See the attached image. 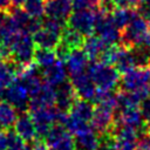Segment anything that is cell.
Returning <instances> with one entry per match:
<instances>
[{
    "instance_id": "6da1fadb",
    "label": "cell",
    "mask_w": 150,
    "mask_h": 150,
    "mask_svg": "<svg viewBox=\"0 0 150 150\" xmlns=\"http://www.w3.org/2000/svg\"><path fill=\"white\" fill-rule=\"evenodd\" d=\"M87 73L100 90H114L120 86L121 75L115 66L101 61L89 62Z\"/></svg>"
},
{
    "instance_id": "7a4b0ae2",
    "label": "cell",
    "mask_w": 150,
    "mask_h": 150,
    "mask_svg": "<svg viewBox=\"0 0 150 150\" xmlns=\"http://www.w3.org/2000/svg\"><path fill=\"white\" fill-rule=\"evenodd\" d=\"M121 42L127 48L138 46L150 47V29L144 18L137 14L121 33Z\"/></svg>"
},
{
    "instance_id": "3957f363",
    "label": "cell",
    "mask_w": 150,
    "mask_h": 150,
    "mask_svg": "<svg viewBox=\"0 0 150 150\" xmlns=\"http://www.w3.org/2000/svg\"><path fill=\"white\" fill-rule=\"evenodd\" d=\"M35 48L33 35L27 32L19 30L11 42L12 60L26 67L33 62Z\"/></svg>"
},
{
    "instance_id": "277c9868",
    "label": "cell",
    "mask_w": 150,
    "mask_h": 150,
    "mask_svg": "<svg viewBox=\"0 0 150 150\" xmlns=\"http://www.w3.org/2000/svg\"><path fill=\"white\" fill-rule=\"evenodd\" d=\"M94 33L109 46L118 45L121 42V32L114 25L110 13H105L100 8L97 9Z\"/></svg>"
},
{
    "instance_id": "5b68a950",
    "label": "cell",
    "mask_w": 150,
    "mask_h": 150,
    "mask_svg": "<svg viewBox=\"0 0 150 150\" xmlns=\"http://www.w3.org/2000/svg\"><path fill=\"white\" fill-rule=\"evenodd\" d=\"M150 83V67H134L125 71L120 81V88L123 91H136L149 87Z\"/></svg>"
},
{
    "instance_id": "8992f818",
    "label": "cell",
    "mask_w": 150,
    "mask_h": 150,
    "mask_svg": "<svg viewBox=\"0 0 150 150\" xmlns=\"http://www.w3.org/2000/svg\"><path fill=\"white\" fill-rule=\"evenodd\" d=\"M96 9H75L68 18V27L81 33L83 36H89L95 30L96 23Z\"/></svg>"
},
{
    "instance_id": "52a82bcc",
    "label": "cell",
    "mask_w": 150,
    "mask_h": 150,
    "mask_svg": "<svg viewBox=\"0 0 150 150\" xmlns=\"http://www.w3.org/2000/svg\"><path fill=\"white\" fill-rule=\"evenodd\" d=\"M55 112L56 107H43L29 111V115L34 122L36 130V139L43 141L47 136L49 129L55 124Z\"/></svg>"
},
{
    "instance_id": "ba28073f",
    "label": "cell",
    "mask_w": 150,
    "mask_h": 150,
    "mask_svg": "<svg viewBox=\"0 0 150 150\" xmlns=\"http://www.w3.org/2000/svg\"><path fill=\"white\" fill-rule=\"evenodd\" d=\"M2 97L5 101H7L9 104H12L16 109V111L25 112L28 109L29 94H28L26 87L18 79H15L14 82L6 89Z\"/></svg>"
},
{
    "instance_id": "9c48e42d",
    "label": "cell",
    "mask_w": 150,
    "mask_h": 150,
    "mask_svg": "<svg viewBox=\"0 0 150 150\" xmlns=\"http://www.w3.org/2000/svg\"><path fill=\"white\" fill-rule=\"evenodd\" d=\"M114 114H115L114 110L105 108L103 105L96 104L91 121H90L91 128L100 135L111 131V129L115 124V115Z\"/></svg>"
},
{
    "instance_id": "30bf717a",
    "label": "cell",
    "mask_w": 150,
    "mask_h": 150,
    "mask_svg": "<svg viewBox=\"0 0 150 150\" xmlns=\"http://www.w3.org/2000/svg\"><path fill=\"white\" fill-rule=\"evenodd\" d=\"M71 84L75 89L76 95L82 98V100H87L93 102L96 93H97V88L95 86V83L93 82V80L90 79V76L88 75L87 70L84 73H81L79 75H75L71 77Z\"/></svg>"
},
{
    "instance_id": "8fae6325",
    "label": "cell",
    "mask_w": 150,
    "mask_h": 150,
    "mask_svg": "<svg viewBox=\"0 0 150 150\" xmlns=\"http://www.w3.org/2000/svg\"><path fill=\"white\" fill-rule=\"evenodd\" d=\"M88 60H89V57L87 56V54L84 53L83 49H81V48L73 49L69 53V55L64 62L67 71L70 75V77L79 75L81 73H84L89 64Z\"/></svg>"
},
{
    "instance_id": "7c38bea8",
    "label": "cell",
    "mask_w": 150,
    "mask_h": 150,
    "mask_svg": "<svg viewBox=\"0 0 150 150\" xmlns=\"http://www.w3.org/2000/svg\"><path fill=\"white\" fill-rule=\"evenodd\" d=\"M76 93L71 82H63L55 89V107L61 110L69 111L74 102L76 101Z\"/></svg>"
},
{
    "instance_id": "4fadbf2b",
    "label": "cell",
    "mask_w": 150,
    "mask_h": 150,
    "mask_svg": "<svg viewBox=\"0 0 150 150\" xmlns=\"http://www.w3.org/2000/svg\"><path fill=\"white\" fill-rule=\"evenodd\" d=\"M67 76H68V71H67L66 64L61 60H57L55 63L45 68L42 71L43 81L54 88H56L57 86L66 82Z\"/></svg>"
},
{
    "instance_id": "5bb4252c",
    "label": "cell",
    "mask_w": 150,
    "mask_h": 150,
    "mask_svg": "<svg viewBox=\"0 0 150 150\" xmlns=\"http://www.w3.org/2000/svg\"><path fill=\"white\" fill-rule=\"evenodd\" d=\"M54 104H55V89L54 87L45 82L41 89L35 95L29 97L28 110L32 111L43 107H53Z\"/></svg>"
},
{
    "instance_id": "9a60e30c",
    "label": "cell",
    "mask_w": 150,
    "mask_h": 150,
    "mask_svg": "<svg viewBox=\"0 0 150 150\" xmlns=\"http://www.w3.org/2000/svg\"><path fill=\"white\" fill-rule=\"evenodd\" d=\"M71 0H46L45 14L48 18H55L67 21L69 15L73 13Z\"/></svg>"
},
{
    "instance_id": "2e32d148",
    "label": "cell",
    "mask_w": 150,
    "mask_h": 150,
    "mask_svg": "<svg viewBox=\"0 0 150 150\" xmlns=\"http://www.w3.org/2000/svg\"><path fill=\"white\" fill-rule=\"evenodd\" d=\"M14 130L15 132L26 142V143H32L36 139V130L34 122L28 112H21L14 124Z\"/></svg>"
},
{
    "instance_id": "e0dca14e",
    "label": "cell",
    "mask_w": 150,
    "mask_h": 150,
    "mask_svg": "<svg viewBox=\"0 0 150 150\" xmlns=\"http://www.w3.org/2000/svg\"><path fill=\"white\" fill-rule=\"evenodd\" d=\"M115 123H120L123 125L131 127L139 132L143 131V127L145 125V120L139 110V108L128 109L124 111H118V118H115Z\"/></svg>"
},
{
    "instance_id": "ac0fdd59",
    "label": "cell",
    "mask_w": 150,
    "mask_h": 150,
    "mask_svg": "<svg viewBox=\"0 0 150 150\" xmlns=\"http://www.w3.org/2000/svg\"><path fill=\"white\" fill-rule=\"evenodd\" d=\"M61 39V35L49 30L45 27H41L39 30H36L33 34V41L35 43V47L39 48H46V49H55L59 45Z\"/></svg>"
},
{
    "instance_id": "d6986e66",
    "label": "cell",
    "mask_w": 150,
    "mask_h": 150,
    "mask_svg": "<svg viewBox=\"0 0 150 150\" xmlns=\"http://www.w3.org/2000/svg\"><path fill=\"white\" fill-rule=\"evenodd\" d=\"M109 45H107L102 39H100L97 35H89L84 38L83 45H82V49L84 50V53L87 54V56L91 60H96L100 59L101 54L104 52V49L108 47Z\"/></svg>"
},
{
    "instance_id": "ffe728a7",
    "label": "cell",
    "mask_w": 150,
    "mask_h": 150,
    "mask_svg": "<svg viewBox=\"0 0 150 150\" xmlns=\"http://www.w3.org/2000/svg\"><path fill=\"white\" fill-rule=\"evenodd\" d=\"M19 30L14 26L8 12L0 11V41L11 46V42Z\"/></svg>"
},
{
    "instance_id": "44dd1931",
    "label": "cell",
    "mask_w": 150,
    "mask_h": 150,
    "mask_svg": "<svg viewBox=\"0 0 150 150\" xmlns=\"http://www.w3.org/2000/svg\"><path fill=\"white\" fill-rule=\"evenodd\" d=\"M18 118L16 109L5 100H0V130H9Z\"/></svg>"
},
{
    "instance_id": "7402d4cb",
    "label": "cell",
    "mask_w": 150,
    "mask_h": 150,
    "mask_svg": "<svg viewBox=\"0 0 150 150\" xmlns=\"http://www.w3.org/2000/svg\"><path fill=\"white\" fill-rule=\"evenodd\" d=\"M76 150H96L98 145V137L96 131L91 128L82 134H79L74 138Z\"/></svg>"
},
{
    "instance_id": "603a6c76",
    "label": "cell",
    "mask_w": 150,
    "mask_h": 150,
    "mask_svg": "<svg viewBox=\"0 0 150 150\" xmlns=\"http://www.w3.org/2000/svg\"><path fill=\"white\" fill-rule=\"evenodd\" d=\"M94 105L90 101L87 100H82V98H76V101L74 102V104L70 108V115L86 121V122H90L93 114H94Z\"/></svg>"
},
{
    "instance_id": "cb8c5ba5",
    "label": "cell",
    "mask_w": 150,
    "mask_h": 150,
    "mask_svg": "<svg viewBox=\"0 0 150 150\" xmlns=\"http://www.w3.org/2000/svg\"><path fill=\"white\" fill-rule=\"evenodd\" d=\"M137 11L130 8V7H127V8H115L110 15H111V19H112V22L114 25L120 29V30H123L128 25L129 22L137 15Z\"/></svg>"
},
{
    "instance_id": "d4e9b609",
    "label": "cell",
    "mask_w": 150,
    "mask_h": 150,
    "mask_svg": "<svg viewBox=\"0 0 150 150\" xmlns=\"http://www.w3.org/2000/svg\"><path fill=\"white\" fill-rule=\"evenodd\" d=\"M114 66L116 67V69H117L120 73H123V74H124L125 71L130 70L131 68L136 67V63H135V60H134V56H132V54H131L130 48L121 47V46H120Z\"/></svg>"
},
{
    "instance_id": "484cf974",
    "label": "cell",
    "mask_w": 150,
    "mask_h": 150,
    "mask_svg": "<svg viewBox=\"0 0 150 150\" xmlns=\"http://www.w3.org/2000/svg\"><path fill=\"white\" fill-rule=\"evenodd\" d=\"M56 61H57V57L53 49H46V48H39V47L35 48L33 62L38 67L45 69L52 66L53 63H55Z\"/></svg>"
},
{
    "instance_id": "4316f807",
    "label": "cell",
    "mask_w": 150,
    "mask_h": 150,
    "mask_svg": "<svg viewBox=\"0 0 150 150\" xmlns=\"http://www.w3.org/2000/svg\"><path fill=\"white\" fill-rule=\"evenodd\" d=\"M15 79H16V76L12 68L11 62L2 61L0 63V97H2L6 89L14 82Z\"/></svg>"
},
{
    "instance_id": "83f0119b",
    "label": "cell",
    "mask_w": 150,
    "mask_h": 150,
    "mask_svg": "<svg viewBox=\"0 0 150 150\" xmlns=\"http://www.w3.org/2000/svg\"><path fill=\"white\" fill-rule=\"evenodd\" d=\"M84 38L81 33L76 32L75 29L70 28V27H66L64 30L62 32L61 34V39L60 41L63 42L64 45H67L71 50L75 49V48H81L82 45H83V41H84Z\"/></svg>"
},
{
    "instance_id": "f1b7e54d",
    "label": "cell",
    "mask_w": 150,
    "mask_h": 150,
    "mask_svg": "<svg viewBox=\"0 0 150 150\" xmlns=\"http://www.w3.org/2000/svg\"><path fill=\"white\" fill-rule=\"evenodd\" d=\"M89 122H86V121H82L73 115H68L66 122H64V128L68 130L69 134H73L74 136L79 135V134H82L89 129H91V125L88 124Z\"/></svg>"
},
{
    "instance_id": "f546056e",
    "label": "cell",
    "mask_w": 150,
    "mask_h": 150,
    "mask_svg": "<svg viewBox=\"0 0 150 150\" xmlns=\"http://www.w3.org/2000/svg\"><path fill=\"white\" fill-rule=\"evenodd\" d=\"M46 0H26L22 8L33 18L41 19L45 15Z\"/></svg>"
},
{
    "instance_id": "4dcf8cb0",
    "label": "cell",
    "mask_w": 150,
    "mask_h": 150,
    "mask_svg": "<svg viewBox=\"0 0 150 150\" xmlns=\"http://www.w3.org/2000/svg\"><path fill=\"white\" fill-rule=\"evenodd\" d=\"M67 21L64 20H60V19H55V18H46L43 21H42V27L49 29V30H53L57 34H62V32L64 30V28L67 27Z\"/></svg>"
},
{
    "instance_id": "1f68e13d",
    "label": "cell",
    "mask_w": 150,
    "mask_h": 150,
    "mask_svg": "<svg viewBox=\"0 0 150 150\" xmlns=\"http://www.w3.org/2000/svg\"><path fill=\"white\" fill-rule=\"evenodd\" d=\"M96 150H116V138L109 131L98 137V145Z\"/></svg>"
},
{
    "instance_id": "d6a6232c",
    "label": "cell",
    "mask_w": 150,
    "mask_h": 150,
    "mask_svg": "<svg viewBox=\"0 0 150 150\" xmlns=\"http://www.w3.org/2000/svg\"><path fill=\"white\" fill-rule=\"evenodd\" d=\"M52 150H76L75 149V143L74 139L70 137V134L67 135L66 137H63L62 139H60L56 144H54L52 148Z\"/></svg>"
},
{
    "instance_id": "836d02e7",
    "label": "cell",
    "mask_w": 150,
    "mask_h": 150,
    "mask_svg": "<svg viewBox=\"0 0 150 150\" xmlns=\"http://www.w3.org/2000/svg\"><path fill=\"white\" fill-rule=\"evenodd\" d=\"M74 9H96L100 0H71Z\"/></svg>"
},
{
    "instance_id": "e575fe53",
    "label": "cell",
    "mask_w": 150,
    "mask_h": 150,
    "mask_svg": "<svg viewBox=\"0 0 150 150\" xmlns=\"http://www.w3.org/2000/svg\"><path fill=\"white\" fill-rule=\"evenodd\" d=\"M116 150H137V141L116 139Z\"/></svg>"
},
{
    "instance_id": "d590c367",
    "label": "cell",
    "mask_w": 150,
    "mask_h": 150,
    "mask_svg": "<svg viewBox=\"0 0 150 150\" xmlns=\"http://www.w3.org/2000/svg\"><path fill=\"white\" fill-rule=\"evenodd\" d=\"M54 52H55V54H56V57H57V60H61V61H66V59L68 57V55H69V53L71 52V49L67 46V45H64L63 42H59V45L56 46V48L54 49Z\"/></svg>"
},
{
    "instance_id": "8d00e7d4",
    "label": "cell",
    "mask_w": 150,
    "mask_h": 150,
    "mask_svg": "<svg viewBox=\"0 0 150 150\" xmlns=\"http://www.w3.org/2000/svg\"><path fill=\"white\" fill-rule=\"evenodd\" d=\"M137 13L145 20L150 19V0H143L137 6Z\"/></svg>"
},
{
    "instance_id": "74e56055",
    "label": "cell",
    "mask_w": 150,
    "mask_h": 150,
    "mask_svg": "<svg viewBox=\"0 0 150 150\" xmlns=\"http://www.w3.org/2000/svg\"><path fill=\"white\" fill-rule=\"evenodd\" d=\"M139 110L145 120L146 123H150V97H146L139 104Z\"/></svg>"
},
{
    "instance_id": "f35d334b",
    "label": "cell",
    "mask_w": 150,
    "mask_h": 150,
    "mask_svg": "<svg viewBox=\"0 0 150 150\" xmlns=\"http://www.w3.org/2000/svg\"><path fill=\"white\" fill-rule=\"evenodd\" d=\"M143 0H112L115 7H120V8H127V7H137Z\"/></svg>"
},
{
    "instance_id": "ab89813d",
    "label": "cell",
    "mask_w": 150,
    "mask_h": 150,
    "mask_svg": "<svg viewBox=\"0 0 150 150\" xmlns=\"http://www.w3.org/2000/svg\"><path fill=\"white\" fill-rule=\"evenodd\" d=\"M137 150H150V136L141 134L137 139Z\"/></svg>"
},
{
    "instance_id": "60d3db41",
    "label": "cell",
    "mask_w": 150,
    "mask_h": 150,
    "mask_svg": "<svg viewBox=\"0 0 150 150\" xmlns=\"http://www.w3.org/2000/svg\"><path fill=\"white\" fill-rule=\"evenodd\" d=\"M0 150H7V136L4 130H0Z\"/></svg>"
},
{
    "instance_id": "b9f144b4",
    "label": "cell",
    "mask_w": 150,
    "mask_h": 150,
    "mask_svg": "<svg viewBox=\"0 0 150 150\" xmlns=\"http://www.w3.org/2000/svg\"><path fill=\"white\" fill-rule=\"evenodd\" d=\"M12 7L11 0H0V11H6L8 12Z\"/></svg>"
},
{
    "instance_id": "7bdbcfd3",
    "label": "cell",
    "mask_w": 150,
    "mask_h": 150,
    "mask_svg": "<svg viewBox=\"0 0 150 150\" xmlns=\"http://www.w3.org/2000/svg\"><path fill=\"white\" fill-rule=\"evenodd\" d=\"M25 1L26 0H11L13 7H21V6H23Z\"/></svg>"
},
{
    "instance_id": "ee69618b",
    "label": "cell",
    "mask_w": 150,
    "mask_h": 150,
    "mask_svg": "<svg viewBox=\"0 0 150 150\" xmlns=\"http://www.w3.org/2000/svg\"><path fill=\"white\" fill-rule=\"evenodd\" d=\"M19 150H33V149H32V146H29V145H27V144H26L25 146H22V148H21V149H19Z\"/></svg>"
},
{
    "instance_id": "f6af8a7d",
    "label": "cell",
    "mask_w": 150,
    "mask_h": 150,
    "mask_svg": "<svg viewBox=\"0 0 150 150\" xmlns=\"http://www.w3.org/2000/svg\"><path fill=\"white\" fill-rule=\"evenodd\" d=\"M148 26H149V29H150V19L148 20Z\"/></svg>"
},
{
    "instance_id": "bcb514c9",
    "label": "cell",
    "mask_w": 150,
    "mask_h": 150,
    "mask_svg": "<svg viewBox=\"0 0 150 150\" xmlns=\"http://www.w3.org/2000/svg\"><path fill=\"white\" fill-rule=\"evenodd\" d=\"M148 135H149V136H150V128H149V129H148Z\"/></svg>"
},
{
    "instance_id": "7dc6e473",
    "label": "cell",
    "mask_w": 150,
    "mask_h": 150,
    "mask_svg": "<svg viewBox=\"0 0 150 150\" xmlns=\"http://www.w3.org/2000/svg\"><path fill=\"white\" fill-rule=\"evenodd\" d=\"M149 91H150V83H149Z\"/></svg>"
},
{
    "instance_id": "c3c4849f",
    "label": "cell",
    "mask_w": 150,
    "mask_h": 150,
    "mask_svg": "<svg viewBox=\"0 0 150 150\" xmlns=\"http://www.w3.org/2000/svg\"><path fill=\"white\" fill-rule=\"evenodd\" d=\"M149 67H150V62H149Z\"/></svg>"
}]
</instances>
